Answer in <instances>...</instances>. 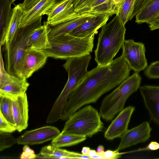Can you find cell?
Wrapping results in <instances>:
<instances>
[{"mask_svg":"<svg viewBox=\"0 0 159 159\" xmlns=\"http://www.w3.org/2000/svg\"><path fill=\"white\" fill-rule=\"evenodd\" d=\"M129 64L120 57L109 64L97 66L87 73L70 94L61 119L67 120L85 105L95 103L103 95L118 86L129 75Z\"/></svg>","mask_w":159,"mask_h":159,"instance_id":"obj_1","label":"cell"},{"mask_svg":"<svg viewBox=\"0 0 159 159\" xmlns=\"http://www.w3.org/2000/svg\"><path fill=\"white\" fill-rule=\"evenodd\" d=\"M101 28L94 50L95 60L98 66H103L110 63L122 48L126 29L117 14Z\"/></svg>","mask_w":159,"mask_h":159,"instance_id":"obj_2","label":"cell"},{"mask_svg":"<svg viewBox=\"0 0 159 159\" xmlns=\"http://www.w3.org/2000/svg\"><path fill=\"white\" fill-rule=\"evenodd\" d=\"M94 34L80 38L63 34L49 39L48 47L42 50L48 57L66 60L90 54Z\"/></svg>","mask_w":159,"mask_h":159,"instance_id":"obj_3","label":"cell"},{"mask_svg":"<svg viewBox=\"0 0 159 159\" xmlns=\"http://www.w3.org/2000/svg\"><path fill=\"white\" fill-rule=\"evenodd\" d=\"M91 58L90 54L67 59L63 66L68 74V80L50 111L53 116H61L65 106L72 92L86 75Z\"/></svg>","mask_w":159,"mask_h":159,"instance_id":"obj_4","label":"cell"},{"mask_svg":"<svg viewBox=\"0 0 159 159\" xmlns=\"http://www.w3.org/2000/svg\"><path fill=\"white\" fill-rule=\"evenodd\" d=\"M141 80L139 73L134 72L106 96L100 108L101 117L106 121L112 120L124 109L129 97L139 88Z\"/></svg>","mask_w":159,"mask_h":159,"instance_id":"obj_5","label":"cell"},{"mask_svg":"<svg viewBox=\"0 0 159 159\" xmlns=\"http://www.w3.org/2000/svg\"><path fill=\"white\" fill-rule=\"evenodd\" d=\"M101 117L96 109L88 105L79 109L68 118L62 131L91 137L104 128Z\"/></svg>","mask_w":159,"mask_h":159,"instance_id":"obj_6","label":"cell"},{"mask_svg":"<svg viewBox=\"0 0 159 159\" xmlns=\"http://www.w3.org/2000/svg\"><path fill=\"white\" fill-rule=\"evenodd\" d=\"M42 17L32 23L20 28L15 35L8 50L5 53V67L10 74L17 76L18 68L27 48L29 37L34 29L42 25Z\"/></svg>","mask_w":159,"mask_h":159,"instance_id":"obj_7","label":"cell"},{"mask_svg":"<svg viewBox=\"0 0 159 159\" xmlns=\"http://www.w3.org/2000/svg\"><path fill=\"white\" fill-rule=\"evenodd\" d=\"M122 48V52L120 57L127 61L134 72L139 73L148 67L145 48L143 43L136 42L132 39L125 40Z\"/></svg>","mask_w":159,"mask_h":159,"instance_id":"obj_8","label":"cell"},{"mask_svg":"<svg viewBox=\"0 0 159 159\" xmlns=\"http://www.w3.org/2000/svg\"><path fill=\"white\" fill-rule=\"evenodd\" d=\"M48 57L42 50L27 48L18 68L16 76L27 79L43 66Z\"/></svg>","mask_w":159,"mask_h":159,"instance_id":"obj_9","label":"cell"},{"mask_svg":"<svg viewBox=\"0 0 159 159\" xmlns=\"http://www.w3.org/2000/svg\"><path fill=\"white\" fill-rule=\"evenodd\" d=\"M57 127L46 126L26 131L17 139L18 144L32 145L52 140L60 134Z\"/></svg>","mask_w":159,"mask_h":159,"instance_id":"obj_10","label":"cell"},{"mask_svg":"<svg viewBox=\"0 0 159 159\" xmlns=\"http://www.w3.org/2000/svg\"><path fill=\"white\" fill-rule=\"evenodd\" d=\"M74 0H63L55 4L48 13L47 22L52 27L73 18L79 13L75 11Z\"/></svg>","mask_w":159,"mask_h":159,"instance_id":"obj_11","label":"cell"},{"mask_svg":"<svg viewBox=\"0 0 159 159\" xmlns=\"http://www.w3.org/2000/svg\"><path fill=\"white\" fill-rule=\"evenodd\" d=\"M135 108L131 106L123 109L112 121L104 133V137L108 140L121 138L128 130L131 116Z\"/></svg>","mask_w":159,"mask_h":159,"instance_id":"obj_12","label":"cell"},{"mask_svg":"<svg viewBox=\"0 0 159 159\" xmlns=\"http://www.w3.org/2000/svg\"><path fill=\"white\" fill-rule=\"evenodd\" d=\"M152 129L147 121L128 130L121 137L117 149L118 151L147 141L150 137Z\"/></svg>","mask_w":159,"mask_h":159,"instance_id":"obj_13","label":"cell"},{"mask_svg":"<svg viewBox=\"0 0 159 159\" xmlns=\"http://www.w3.org/2000/svg\"><path fill=\"white\" fill-rule=\"evenodd\" d=\"M139 89L151 119L159 125V86L145 85Z\"/></svg>","mask_w":159,"mask_h":159,"instance_id":"obj_14","label":"cell"},{"mask_svg":"<svg viewBox=\"0 0 159 159\" xmlns=\"http://www.w3.org/2000/svg\"><path fill=\"white\" fill-rule=\"evenodd\" d=\"M16 130L19 132L28 126L29 105L26 93L11 98Z\"/></svg>","mask_w":159,"mask_h":159,"instance_id":"obj_15","label":"cell"},{"mask_svg":"<svg viewBox=\"0 0 159 159\" xmlns=\"http://www.w3.org/2000/svg\"><path fill=\"white\" fill-rule=\"evenodd\" d=\"M111 16L107 14H98L68 33L75 37L83 38L93 34L106 24Z\"/></svg>","mask_w":159,"mask_h":159,"instance_id":"obj_16","label":"cell"},{"mask_svg":"<svg viewBox=\"0 0 159 159\" xmlns=\"http://www.w3.org/2000/svg\"><path fill=\"white\" fill-rule=\"evenodd\" d=\"M63 0H40L28 11H24L20 28L29 25L45 15L56 3Z\"/></svg>","mask_w":159,"mask_h":159,"instance_id":"obj_17","label":"cell"},{"mask_svg":"<svg viewBox=\"0 0 159 159\" xmlns=\"http://www.w3.org/2000/svg\"><path fill=\"white\" fill-rule=\"evenodd\" d=\"M96 14L89 13H79L73 18L51 27L48 34V39L69 33Z\"/></svg>","mask_w":159,"mask_h":159,"instance_id":"obj_18","label":"cell"},{"mask_svg":"<svg viewBox=\"0 0 159 159\" xmlns=\"http://www.w3.org/2000/svg\"><path fill=\"white\" fill-rule=\"evenodd\" d=\"M51 28L46 21L34 29L28 39L27 48L43 50L47 48L49 45L48 34Z\"/></svg>","mask_w":159,"mask_h":159,"instance_id":"obj_19","label":"cell"},{"mask_svg":"<svg viewBox=\"0 0 159 159\" xmlns=\"http://www.w3.org/2000/svg\"><path fill=\"white\" fill-rule=\"evenodd\" d=\"M13 9V13L7 30L3 45L5 53L8 50L15 35L20 28L24 13L19 4L16 5Z\"/></svg>","mask_w":159,"mask_h":159,"instance_id":"obj_20","label":"cell"},{"mask_svg":"<svg viewBox=\"0 0 159 159\" xmlns=\"http://www.w3.org/2000/svg\"><path fill=\"white\" fill-rule=\"evenodd\" d=\"M37 158H43L91 159L88 155H85L56 147L52 145L43 147Z\"/></svg>","mask_w":159,"mask_h":159,"instance_id":"obj_21","label":"cell"},{"mask_svg":"<svg viewBox=\"0 0 159 159\" xmlns=\"http://www.w3.org/2000/svg\"><path fill=\"white\" fill-rule=\"evenodd\" d=\"M138 24H148L159 19V0H151L136 16Z\"/></svg>","mask_w":159,"mask_h":159,"instance_id":"obj_22","label":"cell"},{"mask_svg":"<svg viewBox=\"0 0 159 159\" xmlns=\"http://www.w3.org/2000/svg\"><path fill=\"white\" fill-rule=\"evenodd\" d=\"M11 4V0H0L1 47L4 44L7 30L13 13Z\"/></svg>","mask_w":159,"mask_h":159,"instance_id":"obj_23","label":"cell"},{"mask_svg":"<svg viewBox=\"0 0 159 159\" xmlns=\"http://www.w3.org/2000/svg\"><path fill=\"white\" fill-rule=\"evenodd\" d=\"M30 84L26 79L18 77L0 88V95L10 98L16 97L26 93Z\"/></svg>","mask_w":159,"mask_h":159,"instance_id":"obj_24","label":"cell"},{"mask_svg":"<svg viewBox=\"0 0 159 159\" xmlns=\"http://www.w3.org/2000/svg\"><path fill=\"white\" fill-rule=\"evenodd\" d=\"M86 137L62 131L52 140L51 145L60 148L76 145L85 141Z\"/></svg>","mask_w":159,"mask_h":159,"instance_id":"obj_25","label":"cell"},{"mask_svg":"<svg viewBox=\"0 0 159 159\" xmlns=\"http://www.w3.org/2000/svg\"><path fill=\"white\" fill-rule=\"evenodd\" d=\"M107 14L111 16L115 14L112 5V0H95L79 13Z\"/></svg>","mask_w":159,"mask_h":159,"instance_id":"obj_26","label":"cell"},{"mask_svg":"<svg viewBox=\"0 0 159 159\" xmlns=\"http://www.w3.org/2000/svg\"><path fill=\"white\" fill-rule=\"evenodd\" d=\"M0 112L4 117L9 122L15 126L11 98L0 95Z\"/></svg>","mask_w":159,"mask_h":159,"instance_id":"obj_27","label":"cell"},{"mask_svg":"<svg viewBox=\"0 0 159 159\" xmlns=\"http://www.w3.org/2000/svg\"><path fill=\"white\" fill-rule=\"evenodd\" d=\"M135 0H124L116 14L124 25L129 20Z\"/></svg>","mask_w":159,"mask_h":159,"instance_id":"obj_28","label":"cell"},{"mask_svg":"<svg viewBox=\"0 0 159 159\" xmlns=\"http://www.w3.org/2000/svg\"><path fill=\"white\" fill-rule=\"evenodd\" d=\"M16 139L9 133H0V151L10 148L17 143Z\"/></svg>","mask_w":159,"mask_h":159,"instance_id":"obj_29","label":"cell"},{"mask_svg":"<svg viewBox=\"0 0 159 159\" xmlns=\"http://www.w3.org/2000/svg\"><path fill=\"white\" fill-rule=\"evenodd\" d=\"M144 73L149 79L159 78V61L151 63L145 70Z\"/></svg>","mask_w":159,"mask_h":159,"instance_id":"obj_30","label":"cell"},{"mask_svg":"<svg viewBox=\"0 0 159 159\" xmlns=\"http://www.w3.org/2000/svg\"><path fill=\"white\" fill-rule=\"evenodd\" d=\"M16 130L15 125L9 122L0 112V133H12Z\"/></svg>","mask_w":159,"mask_h":159,"instance_id":"obj_31","label":"cell"},{"mask_svg":"<svg viewBox=\"0 0 159 159\" xmlns=\"http://www.w3.org/2000/svg\"><path fill=\"white\" fill-rule=\"evenodd\" d=\"M151 0H135L130 20H131Z\"/></svg>","mask_w":159,"mask_h":159,"instance_id":"obj_32","label":"cell"},{"mask_svg":"<svg viewBox=\"0 0 159 159\" xmlns=\"http://www.w3.org/2000/svg\"><path fill=\"white\" fill-rule=\"evenodd\" d=\"M95 0H74L75 11L79 13L80 11L91 3Z\"/></svg>","mask_w":159,"mask_h":159,"instance_id":"obj_33","label":"cell"},{"mask_svg":"<svg viewBox=\"0 0 159 159\" xmlns=\"http://www.w3.org/2000/svg\"><path fill=\"white\" fill-rule=\"evenodd\" d=\"M23 152L20 158L22 159H34L37 158V155L35 154L34 151L31 149L28 145H24L23 148Z\"/></svg>","mask_w":159,"mask_h":159,"instance_id":"obj_34","label":"cell"},{"mask_svg":"<svg viewBox=\"0 0 159 159\" xmlns=\"http://www.w3.org/2000/svg\"><path fill=\"white\" fill-rule=\"evenodd\" d=\"M116 149L114 151L108 150L104 151L102 155L103 159H116L120 157L122 153L119 152Z\"/></svg>","mask_w":159,"mask_h":159,"instance_id":"obj_35","label":"cell"},{"mask_svg":"<svg viewBox=\"0 0 159 159\" xmlns=\"http://www.w3.org/2000/svg\"><path fill=\"white\" fill-rule=\"evenodd\" d=\"M124 0H112V5L116 15L118 12V10Z\"/></svg>","mask_w":159,"mask_h":159,"instance_id":"obj_36","label":"cell"},{"mask_svg":"<svg viewBox=\"0 0 159 159\" xmlns=\"http://www.w3.org/2000/svg\"><path fill=\"white\" fill-rule=\"evenodd\" d=\"M159 149V143L156 142H151L147 147L146 149L156 150Z\"/></svg>","mask_w":159,"mask_h":159,"instance_id":"obj_37","label":"cell"},{"mask_svg":"<svg viewBox=\"0 0 159 159\" xmlns=\"http://www.w3.org/2000/svg\"><path fill=\"white\" fill-rule=\"evenodd\" d=\"M149 26L151 30L159 29V19L149 24Z\"/></svg>","mask_w":159,"mask_h":159,"instance_id":"obj_38","label":"cell"},{"mask_svg":"<svg viewBox=\"0 0 159 159\" xmlns=\"http://www.w3.org/2000/svg\"><path fill=\"white\" fill-rule=\"evenodd\" d=\"M90 150V149L89 147H83L82 148L81 153L85 155H88V153Z\"/></svg>","mask_w":159,"mask_h":159,"instance_id":"obj_39","label":"cell"},{"mask_svg":"<svg viewBox=\"0 0 159 159\" xmlns=\"http://www.w3.org/2000/svg\"><path fill=\"white\" fill-rule=\"evenodd\" d=\"M104 152V146L102 145H99L97 148V153H100Z\"/></svg>","mask_w":159,"mask_h":159,"instance_id":"obj_40","label":"cell"},{"mask_svg":"<svg viewBox=\"0 0 159 159\" xmlns=\"http://www.w3.org/2000/svg\"><path fill=\"white\" fill-rule=\"evenodd\" d=\"M97 153V151L95 150L90 149L88 153V155L91 158V157L96 155Z\"/></svg>","mask_w":159,"mask_h":159,"instance_id":"obj_41","label":"cell"},{"mask_svg":"<svg viewBox=\"0 0 159 159\" xmlns=\"http://www.w3.org/2000/svg\"><path fill=\"white\" fill-rule=\"evenodd\" d=\"M16 0H11V2L12 4H13L15 1H16Z\"/></svg>","mask_w":159,"mask_h":159,"instance_id":"obj_42","label":"cell"}]
</instances>
